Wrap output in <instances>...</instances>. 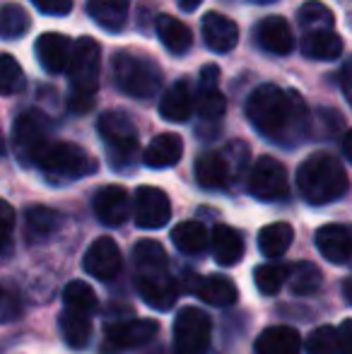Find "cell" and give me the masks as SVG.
I'll return each instance as SVG.
<instances>
[{
  "label": "cell",
  "mask_w": 352,
  "mask_h": 354,
  "mask_svg": "<svg viewBox=\"0 0 352 354\" xmlns=\"http://www.w3.org/2000/svg\"><path fill=\"white\" fill-rule=\"evenodd\" d=\"M133 261H136L138 270H160V268H167L169 258H167V251L160 241L142 239L133 246Z\"/></svg>",
  "instance_id": "d590c367"
},
{
  "label": "cell",
  "mask_w": 352,
  "mask_h": 354,
  "mask_svg": "<svg viewBox=\"0 0 352 354\" xmlns=\"http://www.w3.org/2000/svg\"><path fill=\"white\" fill-rule=\"evenodd\" d=\"M51 181H77L99 169L97 159L75 142H48L37 164Z\"/></svg>",
  "instance_id": "277c9868"
},
{
  "label": "cell",
  "mask_w": 352,
  "mask_h": 354,
  "mask_svg": "<svg viewBox=\"0 0 352 354\" xmlns=\"http://www.w3.org/2000/svg\"><path fill=\"white\" fill-rule=\"evenodd\" d=\"M246 162L249 147L244 142H232L225 152H203L196 159V178L207 191L227 188L237 176H241Z\"/></svg>",
  "instance_id": "8992f818"
},
{
  "label": "cell",
  "mask_w": 352,
  "mask_h": 354,
  "mask_svg": "<svg viewBox=\"0 0 352 354\" xmlns=\"http://www.w3.org/2000/svg\"><path fill=\"white\" fill-rule=\"evenodd\" d=\"M133 217L140 229H160L169 222L172 203L165 191L155 186H140L133 201Z\"/></svg>",
  "instance_id": "8fae6325"
},
{
  "label": "cell",
  "mask_w": 352,
  "mask_h": 354,
  "mask_svg": "<svg viewBox=\"0 0 352 354\" xmlns=\"http://www.w3.org/2000/svg\"><path fill=\"white\" fill-rule=\"evenodd\" d=\"M183 154V140L176 133H162L152 138L150 145L142 152V162L150 169H169L181 159Z\"/></svg>",
  "instance_id": "7402d4cb"
},
{
  "label": "cell",
  "mask_w": 352,
  "mask_h": 354,
  "mask_svg": "<svg viewBox=\"0 0 352 354\" xmlns=\"http://www.w3.org/2000/svg\"><path fill=\"white\" fill-rule=\"evenodd\" d=\"M297 188L309 205H328L348 191V174L343 164L328 152L306 157L297 169Z\"/></svg>",
  "instance_id": "7a4b0ae2"
},
{
  "label": "cell",
  "mask_w": 352,
  "mask_h": 354,
  "mask_svg": "<svg viewBox=\"0 0 352 354\" xmlns=\"http://www.w3.org/2000/svg\"><path fill=\"white\" fill-rule=\"evenodd\" d=\"M302 335L292 326H270L256 337V354H299Z\"/></svg>",
  "instance_id": "ffe728a7"
},
{
  "label": "cell",
  "mask_w": 352,
  "mask_h": 354,
  "mask_svg": "<svg viewBox=\"0 0 352 354\" xmlns=\"http://www.w3.org/2000/svg\"><path fill=\"white\" fill-rule=\"evenodd\" d=\"M157 37H160L162 46L172 53V56H183L188 48L193 46V32L183 22H178L172 15H160L155 22Z\"/></svg>",
  "instance_id": "484cf974"
},
{
  "label": "cell",
  "mask_w": 352,
  "mask_h": 354,
  "mask_svg": "<svg viewBox=\"0 0 352 354\" xmlns=\"http://www.w3.org/2000/svg\"><path fill=\"white\" fill-rule=\"evenodd\" d=\"M212 337V321L198 306H183L174 321L176 354H205Z\"/></svg>",
  "instance_id": "9c48e42d"
},
{
  "label": "cell",
  "mask_w": 352,
  "mask_h": 354,
  "mask_svg": "<svg viewBox=\"0 0 352 354\" xmlns=\"http://www.w3.org/2000/svg\"><path fill=\"white\" fill-rule=\"evenodd\" d=\"M287 275H290V268H287L285 263H266V266L254 270L256 287H259V292L266 294V297H272V294L280 292L282 284L287 282Z\"/></svg>",
  "instance_id": "8d00e7d4"
},
{
  "label": "cell",
  "mask_w": 352,
  "mask_h": 354,
  "mask_svg": "<svg viewBox=\"0 0 352 354\" xmlns=\"http://www.w3.org/2000/svg\"><path fill=\"white\" fill-rule=\"evenodd\" d=\"M203 0H178V5H181V10H186V12H193V10L201 5Z\"/></svg>",
  "instance_id": "681fc988"
},
{
  "label": "cell",
  "mask_w": 352,
  "mask_h": 354,
  "mask_svg": "<svg viewBox=\"0 0 352 354\" xmlns=\"http://www.w3.org/2000/svg\"><path fill=\"white\" fill-rule=\"evenodd\" d=\"M193 292L210 306H232L239 297L237 284L227 275H205L193 287Z\"/></svg>",
  "instance_id": "4316f807"
},
{
  "label": "cell",
  "mask_w": 352,
  "mask_h": 354,
  "mask_svg": "<svg viewBox=\"0 0 352 354\" xmlns=\"http://www.w3.org/2000/svg\"><path fill=\"white\" fill-rule=\"evenodd\" d=\"M34 53H37V61L44 71L58 75L68 68V61H71V53H73V41L66 34H56V32L41 34L37 39Z\"/></svg>",
  "instance_id": "e0dca14e"
},
{
  "label": "cell",
  "mask_w": 352,
  "mask_h": 354,
  "mask_svg": "<svg viewBox=\"0 0 352 354\" xmlns=\"http://www.w3.org/2000/svg\"><path fill=\"white\" fill-rule=\"evenodd\" d=\"M29 19L27 10L17 3H5L0 8V37L3 39H19L29 32Z\"/></svg>",
  "instance_id": "d6a6232c"
},
{
  "label": "cell",
  "mask_w": 352,
  "mask_h": 354,
  "mask_svg": "<svg viewBox=\"0 0 352 354\" xmlns=\"http://www.w3.org/2000/svg\"><path fill=\"white\" fill-rule=\"evenodd\" d=\"M299 27L306 32H319V29H333V12L328 10V5H324L321 0H306L297 12Z\"/></svg>",
  "instance_id": "836d02e7"
},
{
  "label": "cell",
  "mask_w": 352,
  "mask_h": 354,
  "mask_svg": "<svg viewBox=\"0 0 352 354\" xmlns=\"http://www.w3.org/2000/svg\"><path fill=\"white\" fill-rule=\"evenodd\" d=\"M160 326L152 318H128V321H113L106 326V340L118 350H133V347L147 345L155 340Z\"/></svg>",
  "instance_id": "5bb4252c"
},
{
  "label": "cell",
  "mask_w": 352,
  "mask_h": 354,
  "mask_svg": "<svg viewBox=\"0 0 352 354\" xmlns=\"http://www.w3.org/2000/svg\"><path fill=\"white\" fill-rule=\"evenodd\" d=\"M343 297H345V301L352 306V275L343 280Z\"/></svg>",
  "instance_id": "c3c4849f"
},
{
  "label": "cell",
  "mask_w": 352,
  "mask_h": 354,
  "mask_svg": "<svg viewBox=\"0 0 352 354\" xmlns=\"http://www.w3.org/2000/svg\"><path fill=\"white\" fill-rule=\"evenodd\" d=\"M0 289H3V287H0Z\"/></svg>",
  "instance_id": "f5cc1de1"
},
{
  "label": "cell",
  "mask_w": 352,
  "mask_h": 354,
  "mask_svg": "<svg viewBox=\"0 0 352 354\" xmlns=\"http://www.w3.org/2000/svg\"><path fill=\"white\" fill-rule=\"evenodd\" d=\"M316 248L328 263L352 266V227L348 224H324L316 232Z\"/></svg>",
  "instance_id": "2e32d148"
},
{
  "label": "cell",
  "mask_w": 352,
  "mask_h": 354,
  "mask_svg": "<svg viewBox=\"0 0 352 354\" xmlns=\"http://www.w3.org/2000/svg\"><path fill=\"white\" fill-rule=\"evenodd\" d=\"M340 87H343L345 99H348L350 106H352V58L345 61L343 68H340Z\"/></svg>",
  "instance_id": "f6af8a7d"
},
{
  "label": "cell",
  "mask_w": 352,
  "mask_h": 354,
  "mask_svg": "<svg viewBox=\"0 0 352 354\" xmlns=\"http://www.w3.org/2000/svg\"><path fill=\"white\" fill-rule=\"evenodd\" d=\"M292 241H295V229L287 222H272L266 224L259 232V251L266 258H280L290 251Z\"/></svg>",
  "instance_id": "f1b7e54d"
},
{
  "label": "cell",
  "mask_w": 352,
  "mask_h": 354,
  "mask_svg": "<svg viewBox=\"0 0 352 354\" xmlns=\"http://www.w3.org/2000/svg\"><path fill=\"white\" fill-rule=\"evenodd\" d=\"M287 282H290L292 294H297V297H309V294L321 289V284H324V272H321L314 263L302 261L290 270Z\"/></svg>",
  "instance_id": "1f68e13d"
},
{
  "label": "cell",
  "mask_w": 352,
  "mask_h": 354,
  "mask_svg": "<svg viewBox=\"0 0 352 354\" xmlns=\"http://www.w3.org/2000/svg\"><path fill=\"white\" fill-rule=\"evenodd\" d=\"M32 5L44 15L51 17H66L73 10V0H32Z\"/></svg>",
  "instance_id": "7bdbcfd3"
},
{
  "label": "cell",
  "mask_w": 352,
  "mask_h": 354,
  "mask_svg": "<svg viewBox=\"0 0 352 354\" xmlns=\"http://www.w3.org/2000/svg\"><path fill=\"white\" fill-rule=\"evenodd\" d=\"M97 131L109 149V162L113 169L131 167L138 154V131L131 116L123 111H104L99 116Z\"/></svg>",
  "instance_id": "52a82bcc"
},
{
  "label": "cell",
  "mask_w": 352,
  "mask_h": 354,
  "mask_svg": "<svg viewBox=\"0 0 352 354\" xmlns=\"http://www.w3.org/2000/svg\"><path fill=\"white\" fill-rule=\"evenodd\" d=\"M256 3H272V0H256Z\"/></svg>",
  "instance_id": "816d5d0a"
},
{
  "label": "cell",
  "mask_w": 352,
  "mask_h": 354,
  "mask_svg": "<svg viewBox=\"0 0 352 354\" xmlns=\"http://www.w3.org/2000/svg\"><path fill=\"white\" fill-rule=\"evenodd\" d=\"M246 118L268 140L290 142L304 136L309 126V111L304 99L292 89L277 84H259L246 99Z\"/></svg>",
  "instance_id": "6da1fadb"
},
{
  "label": "cell",
  "mask_w": 352,
  "mask_h": 354,
  "mask_svg": "<svg viewBox=\"0 0 352 354\" xmlns=\"http://www.w3.org/2000/svg\"><path fill=\"white\" fill-rule=\"evenodd\" d=\"M193 111V94L191 87H188L186 80H178V82L172 84L160 99V116L167 118L172 123H183L188 121Z\"/></svg>",
  "instance_id": "d4e9b609"
},
{
  "label": "cell",
  "mask_w": 352,
  "mask_h": 354,
  "mask_svg": "<svg viewBox=\"0 0 352 354\" xmlns=\"http://www.w3.org/2000/svg\"><path fill=\"white\" fill-rule=\"evenodd\" d=\"M66 71L73 84L71 99H68L71 111H89L94 104V94L99 89V71H102V48L92 37H82L73 44V53Z\"/></svg>",
  "instance_id": "3957f363"
},
{
  "label": "cell",
  "mask_w": 352,
  "mask_h": 354,
  "mask_svg": "<svg viewBox=\"0 0 352 354\" xmlns=\"http://www.w3.org/2000/svg\"><path fill=\"white\" fill-rule=\"evenodd\" d=\"M217 80H220V68H217V66H205L201 71V89L217 87Z\"/></svg>",
  "instance_id": "bcb514c9"
},
{
  "label": "cell",
  "mask_w": 352,
  "mask_h": 354,
  "mask_svg": "<svg viewBox=\"0 0 352 354\" xmlns=\"http://www.w3.org/2000/svg\"><path fill=\"white\" fill-rule=\"evenodd\" d=\"M12 142L22 164H37L39 154L51 142V126L48 118L37 109H27L17 116L12 126Z\"/></svg>",
  "instance_id": "ba28073f"
},
{
  "label": "cell",
  "mask_w": 352,
  "mask_h": 354,
  "mask_svg": "<svg viewBox=\"0 0 352 354\" xmlns=\"http://www.w3.org/2000/svg\"><path fill=\"white\" fill-rule=\"evenodd\" d=\"M19 313H22V301H19L17 294L0 289V323L17 321Z\"/></svg>",
  "instance_id": "b9f144b4"
},
{
  "label": "cell",
  "mask_w": 352,
  "mask_h": 354,
  "mask_svg": "<svg viewBox=\"0 0 352 354\" xmlns=\"http://www.w3.org/2000/svg\"><path fill=\"white\" fill-rule=\"evenodd\" d=\"M201 29H203V39H205V46L212 53H230L237 46V41H239V27L227 15L205 12L203 15Z\"/></svg>",
  "instance_id": "ac0fdd59"
},
{
  "label": "cell",
  "mask_w": 352,
  "mask_h": 354,
  "mask_svg": "<svg viewBox=\"0 0 352 354\" xmlns=\"http://www.w3.org/2000/svg\"><path fill=\"white\" fill-rule=\"evenodd\" d=\"M136 289L147 306L157 311H169L178 297V287L174 277L167 275L165 268L160 270H140L136 277Z\"/></svg>",
  "instance_id": "7c38bea8"
},
{
  "label": "cell",
  "mask_w": 352,
  "mask_h": 354,
  "mask_svg": "<svg viewBox=\"0 0 352 354\" xmlns=\"http://www.w3.org/2000/svg\"><path fill=\"white\" fill-rule=\"evenodd\" d=\"M343 154L348 162H352V131L345 133V138H343Z\"/></svg>",
  "instance_id": "7dc6e473"
},
{
  "label": "cell",
  "mask_w": 352,
  "mask_h": 354,
  "mask_svg": "<svg viewBox=\"0 0 352 354\" xmlns=\"http://www.w3.org/2000/svg\"><path fill=\"white\" fill-rule=\"evenodd\" d=\"M299 48L311 61H335L343 53V39L333 29H319V32H306Z\"/></svg>",
  "instance_id": "cb8c5ba5"
},
{
  "label": "cell",
  "mask_w": 352,
  "mask_h": 354,
  "mask_svg": "<svg viewBox=\"0 0 352 354\" xmlns=\"http://www.w3.org/2000/svg\"><path fill=\"white\" fill-rule=\"evenodd\" d=\"M131 0H87V15L104 29L118 34L128 22Z\"/></svg>",
  "instance_id": "603a6c76"
},
{
  "label": "cell",
  "mask_w": 352,
  "mask_h": 354,
  "mask_svg": "<svg viewBox=\"0 0 352 354\" xmlns=\"http://www.w3.org/2000/svg\"><path fill=\"white\" fill-rule=\"evenodd\" d=\"M61 227V214L46 205H32L24 212V229L29 239H46Z\"/></svg>",
  "instance_id": "4dcf8cb0"
},
{
  "label": "cell",
  "mask_w": 352,
  "mask_h": 354,
  "mask_svg": "<svg viewBox=\"0 0 352 354\" xmlns=\"http://www.w3.org/2000/svg\"><path fill=\"white\" fill-rule=\"evenodd\" d=\"M225 109H227V99L222 97V92L217 87L201 89V92H198V113H201L205 121H217V118H222Z\"/></svg>",
  "instance_id": "f35d334b"
},
{
  "label": "cell",
  "mask_w": 352,
  "mask_h": 354,
  "mask_svg": "<svg viewBox=\"0 0 352 354\" xmlns=\"http://www.w3.org/2000/svg\"><path fill=\"white\" fill-rule=\"evenodd\" d=\"M58 326H61V335L71 350H85L89 345V337H92V321H89L87 313L66 308V311L61 313V318H58Z\"/></svg>",
  "instance_id": "83f0119b"
},
{
  "label": "cell",
  "mask_w": 352,
  "mask_h": 354,
  "mask_svg": "<svg viewBox=\"0 0 352 354\" xmlns=\"http://www.w3.org/2000/svg\"><path fill=\"white\" fill-rule=\"evenodd\" d=\"M63 301H66V308L82 311V313H87V316L99 308L97 292L82 280H73L66 284V289H63Z\"/></svg>",
  "instance_id": "e575fe53"
},
{
  "label": "cell",
  "mask_w": 352,
  "mask_h": 354,
  "mask_svg": "<svg viewBox=\"0 0 352 354\" xmlns=\"http://www.w3.org/2000/svg\"><path fill=\"white\" fill-rule=\"evenodd\" d=\"M335 335H338V354H352V318H345L335 328Z\"/></svg>",
  "instance_id": "ee69618b"
},
{
  "label": "cell",
  "mask_w": 352,
  "mask_h": 354,
  "mask_svg": "<svg viewBox=\"0 0 352 354\" xmlns=\"http://www.w3.org/2000/svg\"><path fill=\"white\" fill-rule=\"evenodd\" d=\"M123 256L118 243L111 236H99L92 246L87 248L85 258H82V268L89 277L94 280H113L121 272Z\"/></svg>",
  "instance_id": "4fadbf2b"
},
{
  "label": "cell",
  "mask_w": 352,
  "mask_h": 354,
  "mask_svg": "<svg viewBox=\"0 0 352 354\" xmlns=\"http://www.w3.org/2000/svg\"><path fill=\"white\" fill-rule=\"evenodd\" d=\"M249 193L259 201H285L290 193L287 169L272 157H259L249 174Z\"/></svg>",
  "instance_id": "30bf717a"
},
{
  "label": "cell",
  "mask_w": 352,
  "mask_h": 354,
  "mask_svg": "<svg viewBox=\"0 0 352 354\" xmlns=\"http://www.w3.org/2000/svg\"><path fill=\"white\" fill-rule=\"evenodd\" d=\"M5 152V142H3V133H0V154Z\"/></svg>",
  "instance_id": "f907efd6"
},
{
  "label": "cell",
  "mask_w": 352,
  "mask_h": 354,
  "mask_svg": "<svg viewBox=\"0 0 352 354\" xmlns=\"http://www.w3.org/2000/svg\"><path fill=\"white\" fill-rule=\"evenodd\" d=\"M24 71L15 56L10 53H0V94L3 97H12V94L22 92L24 89Z\"/></svg>",
  "instance_id": "74e56055"
},
{
  "label": "cell",
  "mask_w": 352,
  "mask_h": 354,
  "mask_svg": "<svg viewBox=\"0 0 352 354\" xmlns=\"http://www.w3.org/2000/svg\"><path fill=\"white\" fill-rule=\"evenodd\" d=\"M113 77L121 92L133 99H152L162 89V71L155 61L136 53H116Z\"/></svg>",
  "instance_id": "5b68a950"
},
{
  "label": "cell",
  "mask_w": 352,
  "mask_h": 354,
  "mask_svg": "<svg viewBox=\"0 0 352 354\" xmlns=\"http://www.w3.org/2000/svg\"><path fill=\"white\" fill-rule=\"evenodd\" d=\"M306 354H338L335 328L319 326L316 330H311L309 340H306Z\"/></svg>",
  "instance_id": "ab89813d"
},
{
  "label": "cell",
  "mask_w": 352,
  "mask_h": 354,
  "mask_svg": "<svg viewBox=\"0 0 352 354\" xmlns=\"http://www.w3.org/2000/svg\"><path fill=\"white\" fill-rule=\"evenodd\" d=\"M210 248L220 266H237L244 258V236L230 224H217L210 234Z\"/></svg>",
  "instance_id": "44dd1931"
},
{
  "label": "cell",
  "mask_w": 352,
  "mask_h": 354,
  "mask_svg": "<svg viewBox=\"0 0 352 354\" xmlns=\"http://www.w3.org/2000/svg\"><path fill=\"white\" fill-rule=\"evenodd\" d=\"M256 41L270 56H287L295 48V34H292V27L285 22V17H266L259 22L256 27Z\"/></svg>",
  "instance_id": "d6986e66"
},
{
  "label": "cell",
  "mask_w": 352,
  "mask_h": 354,
  "mask_svg": "<svg viewBox=\"0 0 352 354\" xmlns=\"http://www.w3.org/2000/svg\"><path fill=\"white\" fill-rule=\"evenodd\" d=\"M172 241L181 253L186 256H201L207 246H210V236H207V229L203 227L196 219H188L181 222L172 229Z\"/></svg>",
  "instance_id": "f546056e"
},
{
  "label": "cell",
  "mask_w": 352,
  "mask_h": 354,
  "mask_svg": "<svg viewBox=\"0 0 352 354\" xmlns=\"http://www.w3.org/2000/svg\"><path fill=\"white\" fill-rule=\"evenodd\" d=\"M92 210L97 219L106 227H121L128 217H131V198L123 186H104L94 193L92 198Z\"/></svg>",
  "instance_id": "9a60e30c"
},
{
  "label": "cell",
  "mask_w": 352,
  "mask_h": 354,
  "mask_svg": "<svg viewBox=\"0 0 352 354\" xmlns=\"http://www.w3.org/2000/svg\"><path fill=\"white\" fill-rule=\"evenodd\" d=\"M12 229H15V210L8 201L0 198V253L8 251L10 239H12Z\"/></svg>",
  "instance_id": "60d3db41"
}]
</instances>
